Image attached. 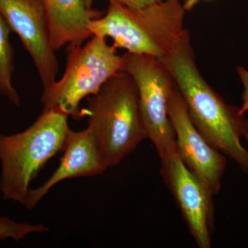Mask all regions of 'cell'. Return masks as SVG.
Instances as JSON below:
<instances>
[{
    "label": "cell",
    "mask_w": 248,
    "mask_h": 248,
    "mask_svg": "<svg viewBox=\"0 0 248 248\" xmlns=\"http://www.w3.org/2000/svg\"><path fill=\"white\" fill-rule=\"evenodd\" d=\"M159 60L172 76L201 135L248 174V151L241 143L248 137V119L240 108L226 104L202 77L187 29L172 51Z\"/></svg>",
    "instance_id": "cell-1"
},
{
    "label": "cell",
    "mask_w": 248,
    "mask_h": 248,
    "mask_svg": "<svg viewBox=\"0 0 248 248\" xmlns=\"http://www.w3.org/2000/svg\"><path fill=\"white\" fill-rule=\"evenodd\" d=\"M185 10L181 1H160L140 9L109 2L107 13L93 19V35L110 37L117 48L161 58L179 43L184 28Z\"/></svg>",
    "instance_id": "cell-2"
},
{
    "label": "cell",
    "mask_w": 248,
    "mask_h": 248,
    "mask_svg": "<svg viewBox=\"0 0 248 248\" xmlns=\"http://www.w3.org/2000/svg\"><path fill=\"white\" fill-rule=\"evenodd\" d=\"M89 127L108 167L117 166L148 139L135 80L120 72L86 98Z\"/></svg>",
    "instance_id": "cell-3"
},
{
    "label": "cell",
    "mask_w": 248,
    "mask_h": 248,
    "mask_svg": "<svg viewBox=\"0 0 248 248\" xmlns=\"http://www.w3.org/2000/svg\"><path fill=\"white\" fill-rule=\"evenodd\" d=\"M68 118L58 111L43 110L22 133L0 135V190L4 200L24 203L31 182L49 160L63 152L70 130Z\"/></svg>",
    "instance_id": "cell-4"
},
{
    "label": "cell",
    "mask_w": 248,
    "mask_h": 248,
    "mask_svg": "<svg viewBox=\"0 0 248 248\" xmlns=\"http://www.w3.org/2000/svg\"><path fill=\"white\" fill-rule=\"evenodd\" d=\"M123 60L107 38L93 35L87 43L68 47L66 66L61 79L43 89V110H55L79 120L86 114L80 103L97 94L107 81L122 71Z\"/></svg>",
    "instance_id": "cell-5"
},
{
    "label": "cell",
    "mask_w": 248,
    "mask_h": 248,
    "mask_svg": "<svg viewBox=\"0 0 248 248\" xmlns=\"http://www.w3.org/2000/svg\"><path fill=\"white\" fill-rule=\"evenodd\" d=\"M122 57V71L131 77L138 86L148 139L162 159L177 148L169 114L170 99L176 87L175 81L159 58L129 52Z\"/></svg>",
    "instance_id": "cell-6"
},
{
    "label": "cell",
    "mask_w": 248,
    "mask_h": 248,
    "mask_svg": "<svg viewBox=\"0 0 248 248\" xmlns=\"http://www.w3.org/2000/svg\"><path fill=\"white\" fill-rule=\"evenodd\" d=\"M0 11L29 53L43 89L56 81L59 66L43 0H0Z\"/></svg>",
    "instance_id": "cell-7"
},
{
    "label": "cell",
    "mask_w": 248,
    "mask_h": 248,
    "mask_svg": "<svg viewBox=\"0 0 248 248\" xmlns=\"http://www.w3.org/2000/svg\"><path fill=\"white\" fill-rule=\"evenodd\" d=\"M169 114L183 162L210 195H217L226 169V156L210 146L196 128L177 86L170 99Z\"/></svg>",
    "instance_id": "cell-8"
},
{
    "label": "cell",
    "mask_w": 248,
    "mask_h": 248,
    "mask_svg": "<svg viewBox=\"0 0 248 248\" xmlns=\"http://www.w3.org/2000/svg\"><path fill=\"white\" fill-rule=\"evenodd\" d=\"M160 159L161 174L196 244L200 248H211L213 196L183 162L177 148Z\"/></svg>",
    "instance_id": "cell-9"
},
{
    "label": "cell",
    "mask_w": 248,
    "mask_h": 248,
    "mask_svg": "<svg viewBox=\"0 0 248 248\" xmlns=\"http://www.w3.org/2000/svg\"><path fill=\"white\" fill-rule=\"evenodd\" d=\"M60 166L48 180L35 189H30L24 205L32 209L58 183L73 178L91 177L105 172L108 167L93 130L88 126L81 131L70 129Z\"/></svg>",
    "instance_id": "cell-10"
},
{
    "label": "cell",
    "mask_w": 248,
    "mask_h": 248,
    "mask_svg": "<svg viewBox=\"0 0 248 248\" xmlns=\"http://www.w3.org/2000/svg\"><path fill=\"white\" fill-rule=\"evenodd\" d=\"M53 48L81 45L92 37L89 24L103 16L102 11L89 9L84 0H43Z\"/></svg>",
    "instance_id": "cell-11"
},
{
    "label": "cell",
    "mask_w": 248,
    "mask_h": 248,
    "mask_svg": "<svg viewBox=\"0 0 248 248\" xmlns=\"http://www.w3.org/2000/svg\"><path fill=\"white\" fill-rule=\"evenodd\" d=\"M11 32V28L0 11V94L19 107L20 97L13 84L15 67Z\"/></svg>",
    "instance_id": "cell-12"
},
{
    "label": "cell",
    "mask_w": 248,
    "mask_h": 248,
    "mask_svg": "<svg viewBox=\"0 0 248 248\" xmlns=\"http://www.w3.org/2000/svg\"><path fill=\"white\" fill-rule=\"evenodd\" d=\"M48 227L44 225H32L30 223H17L7 217L0 218V241L11 238L19 241L31 233L45 232L48 231Z\"/></svg>",
    "instance_id": "cell-13"
},
{
    "label": "cell",
    "mask_w": 248,
    "mask_h": 248,
    "mask_svg": "<svg viewBox=\"0 0 248 248\" xmlns=\"http://www.w3.org/2000/svg\"><path fill=\"white\" fill-rule=\"evenodd\" d=\"M236 73L239 76L240 79L244 86V93L242 94V106L240 108V110L242 113L248 112V71L244 66H237L236 68ZM248 142V137L246 138Z\"/></svg>",
    "instance_id": "cell-14"
},
{
    "label": "cell",
    "mask_w": 248,
    "mask_h": 248,
    "mask_svg": "<svg viewBox=\"0 0 248 248\" xmlns=\"http://www.w3.org/2000/svg\"><path fill=\"white\" fill-rule=\"evenodd\" d=\"M109 2H115L117 4L123 5L130 9H140V8L146 6L147 5L158 2L161 0H108Z\"/></svg>",
    "instance_id": "cell-15"
},
{
    "label": "cell",
    "mask_w": 248,
    "mask_h": 248,
    "mask_svg": "<svg viewBox=\"0 0 248 248\" xmlns=\"http://www.w3.org/2000/svg\"><path fill=\"white\" fill-rule=\"evenodd\" d=\"M202 0H184L183 7L185 11H190L195 8L196 5L198 4Z\"/></svg>",
    "instance_id": "cell-16"
},
{
    "label": "cell",
    "mask_w": 248,
    "mask_h": 248,
    "mask_svg": "<svg viewBox=\"0 0 248 248\" xmlns=\"http://www.w3.org/2000/svg\"><path fill=\"white\" fill-rule=\"evenodd\" d=\"M94 0H84L85 4L89 9H93V3H94Z\"/></svg>",
    "instance_id": "cell-17"
},
{
    "label": "cell",
    "mask_w": 248,
    "mask_h": 248,
    "mask_svg": "<svg viewBox=\"0 0 248 248\" xmlns=\"http://www.w3.org/2000/svg\"><path fill=\"white\" fill-rule=\"evenodd\" d=\"M161 1H170V0H161ZM173 1H181L182 0H173Z\"/></svg>",
    "instance_id": "cell-18"
}]
</instances>
